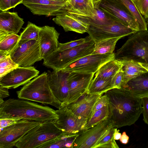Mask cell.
<instances>
[{
	"label": "cell",
	"instance_id": "cell-1",
	"mask_svg": "<svg viewBox=\"0 0 148 148\" xmlns=\"http://www.w3.org/2000/svg\"><path fill=\"white\" fill-rule=\"evenodd\" d=\"M105 94L109 98V118L114 127L134 124L142 113L141 98L125 89L113 88Z\"/></svg>",
	"mask_w": 148,
	"mask_h": 148
},
{
	"label": "cell",
	"instance_id": "cell-2",
	"mask_svg": "<svg viewBox=\"0 0 148 148\" xmlns=\"http://www.w3.org/2000/svg\"><path fill=\"white\" fill-rule=\"evenodd\" d=\"M58 118L53 109L28 100L10 98L0 104V119L28 120L43 123H54Z\"/></svg>",
	"mask_w": 148,
	"mask_h": 148
},
{
	"label": "cell",
	"instance_id": "cell-3",
	"mask_svg": "<svg viewBox=\"0 0 148 148\" xmlns=\"http://www.w3.org/2000/svg\"><path fill=\"white\" fill-rule=\"evenodd\" d=\"M47 73L44 72L25 84L16 91L19 99L49 104L59 109L62 103L54 96L48 84Z\"/></svg>",
	"mask_w": 148,
	"mask_h": 148
},
{
	"label": "cell",
	"instance_id": "cell-4",
	"mask_svg": "<svg viewBox=\"0 0 148 148\" xmlns=\"http://www.w3.org/2000/svg\"><path fill=\"white\" fill-rule=\"evenodd\" d=\"M115 59L132 60L148 64V30L138 31L131 35L116 51Z\"/></svg>",
	"mask_w": 148,
	"mask_h": 148
},
{
	"label": "cell",
	"instance_id": "cell-5",
	"mask_svg": "<svg viewBox=\"0 0 148 148\" xmlns=\"http://www.w3.org/2000/svg\"><path fill=\"white\" fill-rule=\"evenodd\" d=\"M63 132L53 122L41 123L16 142L18 148H40L42 145L61 138Z\"/></svg>",
	"mask_w": 148,
	"mask_h": 148
},
{
	"label": "cell",
	"instance_id": "cell-6",
	"mask_svg": "<svg viewBox=\"0 0 148 148\" xmlns=\"http://www.w3.org/2000/svg\"><path fill=\"white\" fill-rule=\"evenodd\" d=\"M95 43L90 37L84 43L77 46L62 51L57 50L44 60L43 64L54 70H61L69 64L92 54Z\"/></svg>",
	"mask_w": 148,
	"mask_h": 148
},
{
	"label": "cell",
	"instance_id": "cell-7",
	"mask_svg": "<svg viewBox=\"0 0 148 148\" xmlns=\"http://www.w3.org/2000/svg\"><path fill=\"white\" fill-rule=\"evenodd\" d=\"M58 119L54 123L65 135L75 138L84 129L88 119L75 114L66 106H62L55 110Z\"/></svg>",
	"mask_w": 148,
	"mask_h": 148
},
{
	"label": "cell",
	"instance_id": "cell-8",
	"mask_svg": "<svg viewBox=\"0 0 148 148\" xmlns=\"http://www.w3.org/2000/svg\"><path fill=\"white\" fill-rule=\"evenodd\" d=\"M10 56L20 67L31 66L43 59L38 40H35L18 42L17 47Z\"/></svg>",
	"mask_w": 148,
	"mask_h": 148
},
{
	"label": "cell",
	"instance_id": "cell-9",
	"mask_svg": "<svg viewBox=\"0 0 148 148\" xmlns=\"http://www.w3.org/2000/svg\"><path fill=\"white\" fill-rule=\"evenodd\" d=\"M114 127L109 117L87 130L75 138L72 148H93L97 142Z\"/></svg>",
	"mask_w": 148,
	"mask_h": 148
},
{
	"label": "cell",
	"instance_id": "cell-10",
	"mask_svg": "<svg viewBox=\"0 0 148 148\" xmlns=\"http://www.w3.org/2000/svg\"><path fill=\"white\" fill-rule=\"evenodd\" d=\"M41 123L28 120H21L17 123L0 128V148H12L15 143Z\"/></svg>",
	"mask_w": 148,
	"mask_h": 148
},
{
	"label": "cell",
	"instance_id": "cell-11",
	"mask_svg": "<svg viewBox=\"0 0 148 148\" xmlns=\"http://www.w3.org/2000/svg\"><path fill=\"white\" fill-rule=\"evenodd\" d=\"M115 59V53L92 54L82 57L61 69L66 73L82 72L95 73L104 63Z\"/></svg>",
	"mask_w": 148,
	"mask_h": 148
},
{
	"label": "cell",
	"instance_id": "cell-12",
	"mask_svg": "<svg viewBox=\"0 0 148 148\" xmlns=\"http://www.w3.org/2000/svg\"><path fill=\"white\" fill-rule=\"evenodd\" d=\"M137 31L119 21L102 25L90 26L87 33L95 43L105 39L131 35Z\"/></svg>",
	"mask_w": 148,
	"mask_h": 148
},
{
	"label": "cell",
	"instance_id": "cell-13",
	"mask_svg": "<svg viewBox=\"0 0 148 148\" xmlns=\"http://www.w3.org/2000/svg\"><path fill=\"white\" fill-rule=\"evenodd\" d=\"M68 2L66 0H23L22 4L34 15L56 16L65 14L64 8Z\"/></svg>",
	"mask_w": 148,
	"mask_h": 148
},
{
	"label": "cell",
	"instance_id": "cell-14",
	"mask_svg": "<svg viewBox=\"0 0 148 148\" xmlns=\"http://www.w3.org/2000/svg\"><path fill=\"white\" fill-rule=\"evenodd\" d=\"M39 73L34 66H18L0 77V86L9 89L16 88L38 76Z\"/></svg>",
	"mask_w": 148,
	"mask_h": 148
},
{
	"label": "cell",
	"instance_id": "cell-15",
	"mask_svg": "<svg viewBox=\"0 0 148 148\" xmlns=\"http://www.w3.org/2000/svg\"><path fill=\"white\" fill-rule=\"evenodd\" d=\"M94 74L78 72L69 73L68 77L69 97L64 106L76 101L86 93Z\"/></svg>",
	"mask_w": 148,
	"mask_h": 148
},
{
	"label": "cell",
	"instance_id": "cell-16",
	"mask_svg": "<svg viewBox=\"0 0 148 148\" xmlns=\"http://www.w3.org/2000/svg\"><path fill=\"white\" fill-rule=\"evenodd\" d=\"M99 8L112 17L127 25L133 30L139 31L134 18L126 8L116 0H102Z\"/></svg>",
	"mask_w": 148,
	"mask_h": 148
},
{
	"label": "cell",
	"instance_id": "cell-17",
	"mask_svg": "<svg viewBox=\"0 0 148 148\" xmlns=\"http://www.w3.org/2000/svg\"><path fill=\"white\" fill-rule=\"evenodd\" d=\"M47 79L49 86L56 98L64 106L69 97L68 77L69 73L61 70L47 71Z\"/></svg>",
	"mask_w": 148,
	"mask_h": 148
},
{
	"label": "cell",
	"instance_id": "cell-18",
	"mask_svg": "<svg viewBox=\"0 0 148 148\" xmlns=\"http://www.w3.org/2000/svg\"><path fill=\"white\" fill-rule=\"evenodd\" d=\"M60 34L54 27L48 25L40 27L38 41L43 60L57 50Z\"/></svg>",
	"mask_w": 148,
	"mask_h": 148
},
{
	"label": "cell",
	"instance_id": "cell-19",
	"mask_svg": "<svg viewBox=\"0 0 148 148\" xmlns=\"http://www.w3.org/2000/svg\"><path fill=\"white\" fill-rule=\"evenodd\" d=\"M103 94L86 93L66 106L75 114L88 119L95 103Z\"/></svg>",
	"mask_w": 148,
	"mask_h": 148
},
{
	"label": "cell",
	"instance_id": "cell-20",
	"mask_svg": "<svg viewBox=\"0 0 148 148\" xmlns=\"http://www.w3.org/2000/svg\"><path fill=\"white\" fill-rule=\"evenodd\" d=\"M24 23L17 12L1 11L0 13V37L10 34H17Z\"/></svg>",
	"mask_w": 148,
	"mask_h": 148
},
{
	"label": "cell",
	"instance_id": "cell-21",
	"mask_svg": "<svg viewBox=\"0 0 148 148\" xmlns=\"http://www.w3.org/2000/svg\"><path fill=\"white\" fill-rule=\"evenodd\" d=\"M52 20L56 24L61 26L65 32L83 34L87 32L90 26L86 23L68 14L56 16Z\"/></svg>",
	"mask_w": 148,
	"mask_h": 148
},
{
	"label": "cell",
	"instance_id": "cell-22",
	"mask_svg": "<svg viewBox=\"0 0 148 148\" xmlns=\"http://www.w3.org/2000/svg\"><path fill=\"white\" fill-rule=\"evenodd\" d=\"M64 11L75 17H90L94 14L95 8L89 0H71L65 5Z\"/></svg>",
	"mask_w": 148,
	"mask_h": 148
},
{
	"label": "cell",
	"instance_id": "cell-23",
	"mask_svg": "<svg viewBox=\"0 0 148 148\" xmlns=\"http://www.w3.org/2000/svg\"><path fill=\"white\" fill-rule=\"evenodd\" d=\"M122 87L138 97H148V72L132 79Z\"/></svg>",
	"mask_w": 148,
	"mask_h": 148
},
{
	"label": "cell",
	"instance_id": "cell-24",
	"mask_svg": "<svg viewBox=\"0 0 148 148\" xmlns=\"http://www.w3.org/2000/svg\"><path fill=\"white\" fill-rule=\"evenodd\" d=\"M121 61L123 64L122 69L124 76L123 82L121 87L132 79L148 72L138 62L132 60Z\"/></svg>",
	"mask_w": 148,
	"mask_h": 148
},
{
	"label": "cell",
	"instance_id": "cell-25",
	"mask_svg": "<svg viewBox=\"0 0 148 148\" xmlns=\"http://www.w3.org/2000/svg\"><path fill=\"white\" fill-rule=\"evenodd\" d=\"M94 8V13L92 16L90 17L79 16L76 18L86 23L90 26L110 24L119 21L113 18L99 8Z\"/></svg>",
	"mask_w": 148,
	"mask_h": 148
},
{
	"label": "cell",
	"instance_id": "cell-26",
	"mask_svg": "<svg viewBox=\"0 0 148 148\" xmlns=\"http://www.w3.org/2000/svg\"><path fill=\"white\" fill-rule=\"evenodd\" d=\"M123 67L122 62L115 59L103 64L96 72L95 77L103 79L112 77Z\"/></svg>",
	"mask_w": 148,
	"mask_h": 148
},
{
	"label": "cell",
	"instance_id": "cell-27",
	"mask_svg": "<svg viewBox=\"0 0 148 148\" xmlns=\"http://www.w3.org/2000/svg\"><path fill=\"white\" fill-rule=\"evenodd\" d=\"M112 78L103 79L95 77L91 82L86 93L90 94H103L114 88L112 82Z\"/></svg>",
	"mask_w": 148,
	"mask_h": 148
},
{
	"label": "cell",
	"instance_id": "cell-28",
	"mask_svg": "<svg viewBox=\"0 0 148 148\" xmlns=\"http://www.w3.org/2000/svg\"><path fill=\"white\" fill-rule=\"evenodd\" d=\"M123 5L129 11L136 23L139 31L147 30L145 19L141 14L133 0H116Z\"/></svg>",
	"mask_w": 148,
	"mask_h": 148
},
{
	"label": "cell",
	"instance_id": "cell-29",
	"mask_svg": "<svg viewBox=\"0 0 148 148\" xmlns=\"http://www.w3.org/2000/svg\"><path fill=\"white\" fill-rule=\"evenodd\" d=\"M20 36L16 34H7L0 37V52L8 56L16 47Z\"/></svg>",
	"mask_w": 148,
	"mask_h": 148
},
{
	"label": "cell",
	"instance_id": "cell-30",
	"mask_svg": "<svg viewBox=\"0 0 148 148\" xmlns=\"http://www.w3.org/2000/svg\"><path fill=\"white\" fill-rule=\"evenodd\" d=\"M122 38L120 37L109 38L95 43L94 49L92 54H101L113 53L117 42Z\"/></svg>",
	"mask_w": 148,
	"mask_h": 148
},
{
	"label": "cell",
	"instance_id": "cell-31",
	"mask_svg": "<svg viewBox=\"0 0 148 148\" xmlns=\"http://www.w3.org/2000/svg\"><path fill=\"white\" fill-rule=\"evenodd\" d=\"M110 114L109 105L104 106L97 110L88 121L84 130H87L95 126L100 122L109 117Z\"/></svg>",
	"mask_w": 148,
	"mask_h": 148
},
{
	"label": "cell",
	"instance_id": "cell-32",
	"mask_svg": "<svg viewBox=\"0 0 148 148\" xmlns=\"http://www.w3.org/2000/svg\"><path fill=\"white\" fill-rule=\"evenodd\" d=\"M40 27L28 22L26 27L21 33L18 42L32 40H38Z\"/></svg>",
	"mask_w": 148,
	"mask_h": 148
},
{
	"label": "cell",
	"instance_id": "cell-33",
	"mask_svg": "<svg viewBox=\"0 0 148 148\" xmlns=\"http://www.w3.org/2000/svg\"><path fill=\"white\" fill-rule=\"evenodd\" d=\"M117 128L113 127L97 142L93 148H119V147L114 138V135Z\"/></svg>",
	"mask_w": 148,
	"mask_h": 148
},
{
	"label": "cell",
	"instance_id": "cell-34",
	"mask_svg": "<svg viewBox=\"0 0 148 148\" xmlns=\"http://www.w3.org/2000/svg\"><path fill=\"white\" fill-rule=\"evenodd\" d=\"M90 38V36L89 35L85 38H81L65 43L59 42L57 50L62 51L74 47L84 43Z\"/></svg>",
	"mask_w": 148,
	"mask_h": 148
},
{
	"label": "cell",
	"instance_id": "cell-35",
	"mask_svg": "<svg viewBox=\"0 0 148 148\" xmlns=\"http://www.w3.org/2000/svg\"><path fill=\"white\" fill-rule=\"evenodd\" d=\"M109 104V99L107 95L105 94L101 96L95 103L91 112L88 119V121L97 110L101 109L104 106Z\"/></svg>",
	"mask_w": 148,
	"mask_h": 148
},
{
	"label": "cell",
	"instance_id": "cell-36",
	"mask_svg": "<svg viewBox=\"0 0 148 148\" xmlns=\"http://www.w3.org/2000/svg\"><path fill=\"white\" fill-rule=\"evenodd\" d=\"M124 73L122 67L112 77V82L114 88H121L124 80Z\"/></svg>",
	"mask_w": 148,
	"mask_h": 148
},
{
	"label": "cell",
	"instance_id": "cell-37",
	"mask_svg": "<svg viewBox=\"0 0 148 148\" xmlns=\"http://www.w3.org/2000/svg\"><path fill=\"white\" fill-rule=\"evenodd\" d=\"M141 14L144 16L148 9V0H133Z\"/></svg>",
	"mask_w": 148,
	"mask_h": 148
},
{
	"label": "cell",
	"instance_id": "cell-38",
	"mask_svg": "<svg viewBox=\"0 0 148 148\" xmlns=\"http://www.w3.org/2000/svg\"><path fill=\"white\" fill-rule=\"evenodd\" d=\"M18 65L11 58L10 55L0 61V68L12 67L16 68Z\"/></svg>",
	"mask_w": 148,
	"mask_h": 148
},
{
	"label": "cell",
	"instance_id": "cell-39",
	"mask_svg": "<svg viewBox=\"0 0 148 148\" xmlns=\"http://www.w3.org/2000/svg\"><path fill=\"white\" fill-rule=\"evenodd\" d=\"M143 120L148 125V96L141 98Z\"/></svg>",
	"mask_w": 148,
	"mask_h": 148
},
{
	"label": "cell",
	"instance_id": "cell-40",
	"mask_svg": "<svg viewBox=\"0 0 148 148\" xmlns=\"http://www.w3.org/2000/svg\"><path fill=\"white\" fill-rule=\"evenodd\" d=\"M19 120L12 119H0V128H3L17 123Z\"/></svg>",
	"mask_w": 148,
	"mask_h": 148
},
{
	"label": "cell",
	"instance_id": "cell-41",
	"mask_svg": "<svg viewBox=\"0 0 148 148\" xmlns=\"http://www.w3.org/2000/svg\"><path fill=\"white\" fill-rule=\"evenodd\" d=\"M11 8V0H0L1 11H6Z\"/></svg>",
	"mask_w": 148,
	"mask_h": 148
},
{
	"label": "cell",
	"instance_id": "cell-42",
	"mask_svg": "<svg viewBox=\"0 0 148 148\" xmlns=\"http://www.w3.org/2000/svg\"><path fill=\"white\" fill-rule=\"evenodd\" d=\"M9 89L8 88L0 86V104L4 101L3 100L4 98L10 95Z\"/></svg>",
	"mask_w": 148,
	"mask_h": 148
},
{
	"label": "cell",
	"instance_id": "cell-43",
	"mask_svg": "<svg viewBox=\"0 0 148 148\" xmlns=\"http://www.w3.org/2000/svg\"><path fill=\"white\" fill-rule=\"evenodd\" d=\"M129 137L128 136L125 132H123L121 135V138L120 139V142L124 144H126L128 142Z\"/></svg>",
	"mask_w": 148,
	"mask_h": 148
},
{
	"label": "cell",
	"instance_id": "cell-44",
	"mask_svg": "<svg viewBox=\"0 0 148 148\" xmlns=\"http://www.w3.org/2000/svg\"><path fill=\"white\" fill-rule=\"evenodd\" d=\"M23 0H11V8H15L18 5L22 3Z\"/></svg>",
	"mask_w": 148,
	"mask_h": 148
},
{
	"label": "cell",
	"instance_id": "cell-45",
	"mask_svg": "<svg viewBox=\"0 0 148 148\" xmlns=\"http://www.w3.org/2000/svg\"><path fill=\"white\" fill-rule=\"evenodd\" d=\"M119 130H117L114 133V138L115 140H119L121 138V134L119 132Z\"/></svg>",
	"mask_w": 148,
	"mask_h": 148
},
{
	"label": "cell",
	"instance_id": "cell-46",
	"mask_svg": "<svg viewBox=\"0 0 148 148\" xmlns=\"http://www.w3.org/2000/svg\"><path fill=\"white\" fill-rule=\"evenodd\" d=\"M102 0H92L93 5L94 8H99L100 3Z\"/></svg>",
	"mask_w": 148,
	"mask_h": 148
},
{
	"label": "cell",
	"instance_id": "cell-47",
	"mask_svg": "<svg viewBox=\"0 0 148 148\" xmlns=\"http://www.w3.org/2000/svg\"><path fill=\"white\" fill-rule=\"evenodd\" d=\"M141 66L145 68L148 72V64L144 63L139 62Z\"/></svg>",
	"mask_w": 148,
	"mask_h": 148
},
{
	"label": "cell",
	"instance_id": "cell-48",
	"mask_svg": "<svg viewBox=\"0 0 148 148\" xmlns=\"http://www.w3.org/2000/svg\"><path fill=\"white\" fill-rule=\"evenodd\" d=\"M144 17L145 19L148 18V9L146 13L145 16H144Z\"/></svg>",
	"mask_w": 148,
	"mask_h": 148
},
{
	"label": "cell",
	"instance_id": "cell-49",
	"mask_svg": "<svg viewBox=\"0 0 148 148\" xmlns=\"http://www.w3.org/2000/svg\"><path fill=\"white\" fill-rule=\"evenodd\" d=\"M145 20L146 21V23L147 24V25H148V18H145Z\"/></svg>",
	"mask_w": 148,
	"mask_h": 148
},
{
	"label": "cell",
	"instance_id": "cell-50",
	"mask_svg": "<svg viewBox=\"0 0 148 148\" xmlns=\"http://www.w3.org/2000/svg\"><path fill=\"white\" fill-rule=\"evenodd\" d=\"M51 0V1H62L64 0Z\"/></svg>",
	"mask_w": 148,
	"mask_h": 148
},
{
	"label": "cell",
	"instance_id": "cell-51",
	"mask_svg": "<svg viewBox=\"0 0 148 148\" xmlns=\"http://www.w3.org/2000/svg\"><path fill=\"white\" fill-rule=\"evenodd\" d=\"M92 3V0H89Z\"/></svg>",
	"mask_w": 148,
	"mask_h": 148
},
{
	"label": "cell",
	"instance_id": "cell-52",
	"mask_svg": "<svg viewBox=\"0 0 148 148\" xmlns=\"http://www.w3.org/2000/svg\"><path fill=\"white\" fill-rule=\"evenodd\" d=\"M68 1H69L71 0H67Z\"/></svg>",
	"mask_w": 148,
	"mask_h": 148
},
{
	"label": "cell",
	"instance_id": "cell-53",
	"mask_svg": "<svg viewBox=\"0 0 148 148\" xmlns=\"http://www.w3.org/2000/svg\"></svg>",
	"mask_w": 148,
	"mask_h": 148
}]
</instances>
